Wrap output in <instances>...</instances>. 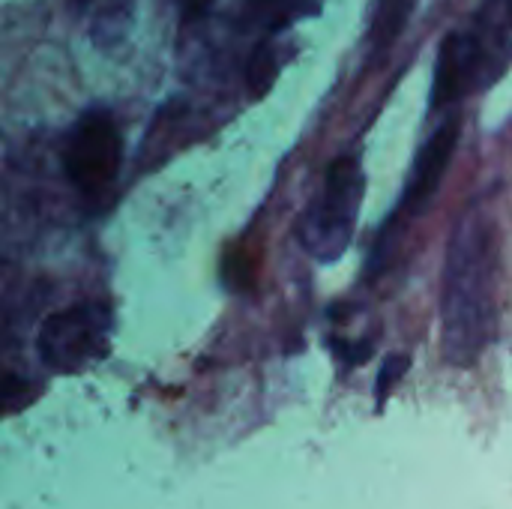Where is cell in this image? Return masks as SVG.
<instances>
[{"instance_id":"6da1fadb","label":"cell","mask_w":512,"mask_h":509,"mask_svg":"<svg viewBox=\"0 0 512 509\" xmlns=\"http://www.w3.org/2000/svg\"><path fill=\"white\" fill-rule=\"evenodd\" d=\"M495 327V243L483 216H465L453 231L444 270V345L468 366Z\"/></svg>"},{"instance_id":"7a4b0ae2","label":"cell","mask_w":512,"mask_h":509,"mask_svg":"<svg viewBox=\"0 0 512 509\" xmlns=\"http://www.w3.org/2000/svg\"><path fill=\"white\" fill-rule=\"evenodd\" d=\"M360 201H363V174L360 165L351 156H345L330 165L321 195L312 201V207L300 222L303 249L318 261L342 258L354 237Z\"/></svg>"},{"instance_id":"3957f363","label":"cell","mask_w":512,"mask_h":509,"mask_svg":"<svg viewBox=\"0 0 512 509\" xmlns=\"http://www.w3.org/2000/svg\"><path fill=\"white\" fill-rule=\"evenodd\" d=\"M111 315L102 303H75L54 312L39 330V357L54 372H75L108 348Z\"/></svg>"},{"instance_id":"277c9868","label":"cell","mask_w":512,"mask_h":509,"mask_svg":"<svg viewBox=\"0 0 512 509\" xmlns=\"http://www.w3.org/2000/svg\"><path fill=\"white\" fill-rule=\"evenodd\" d=\"M120 132L108 111H90L78 120L66 153L63 168L72 186L81 195H102L120 171Z\"/></svg>"},{"instance_id":"5b68a950","label":"cell","mask_w":512,"mask_h":509,"mask_svg":"<svg viewBox=\"0 0 512 509\" xmlns=\"http://www.w3.org/2000/svg\"><path fill=\"white\" fill-rule=\"evenodd\" d=\"M462 36L471 90H489L512 66V0H483Z\"/></svg>"},{"instance_id":"8992f818","label":"cell","mask_w":512,"mask_h":509,"mask_svg":"<svg viewBox=\"0 0 512 509\" xmlns=\"http://www.w3.org/2000/svg\"><path fill=\"white\" fill-rule=\"evenodd\" d=\"M456 144H459V120H447L429 141L426 147L420 150L417 162H414V174H411V183L405 189V201L402 207L408 213H420L438 192L447 168H450V159L456 153Z\"/></svg>"},{"instance_id":"52a82bcc","label":"cell","mask_w":512,"mask_h":509,"mask_svg":"<svg viewBox=\"0 0 512 509\" xmlns=\"http://www.w3.org/2000/svg\"><path fill=\"white\" fill-rule=\"evenodd\" d=\"M465 93H471L465 36H462V33H450V36L441 42V51H438L435 87H432L435 108H444V105H450V102H459Z\"/></svg>"},{"instance_id":"ba28073f","label":"cell","mask_w":512,"mask_h":509,"mask_svg":"<svg viewBox=\"0 0 512 509\" xmlns=\"http://www.w3.org/2000/svg\"><path fill=\"white\" fill-rule=\"evenodd\" d=\"M276 72H279V63H276L273 48L270 45H258L255 54L249 57V66H246V81H249L252 96H264L273 87Z\"/></svg>"},{"instance_id":"9c48e42d","label":"cell","mask_w":512,"mask_h":509,"mask_svg":"<svg viewBox=\"0 0 512 509\" xmlns=\"http://www.w3.org/2000/svg\"><path fill=\"white\" fill-rule=\"evenodd\" d=\"M252 6L261 15V21H273V24L291 21L294 15L306 12V6H300L294 0H252Z\"/></svg>"},{"instance_id":"30bf717a","label":"cell","mask_w":512,"mask_h":509,"mask_svg":"<svg viewBox=\"0 0 512 509\" xmlns=\"http://www.w3.org/2000/svg\"><path fill=\"white\" fill-rule=\"evenodd\" d=\"M210 3L213 0H180V9H183L186 18H198V15H204L210 9Z\"/></svg>"},{"instance_id":"8fae6325","label":"cell","mask_w":512,"mask_h":509,"mask_svg":"<svg viewBox=\"0 0 512 509\" xmlns=\"http://www.w3.org/2000/svg\"><path fill=\"white\" fill-rule=\"evenodd\" d=\"M75 3H78V6H84V3H90V0H75Z\"/></svg>"}]
</instances>
